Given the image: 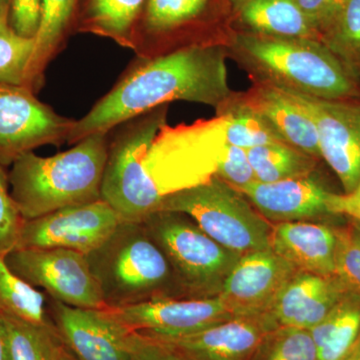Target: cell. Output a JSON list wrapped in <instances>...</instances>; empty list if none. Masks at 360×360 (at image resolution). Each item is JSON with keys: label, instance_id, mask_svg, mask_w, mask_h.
Here are the masks:
<instances>
[{"label": "cell", "instance_id": "52a82bcc", "mask_svg": "<svg viewBox=\"0 0 360 360\" xmlns=\"http://www.w3.org/2000/svg\"><path fill=\"white\" fill-rule=\"evenodd\" d=\"M158 210L186 214L217 243L239 255L270 248L272 224L217 175L165 196Z\"/></svg>", "mask_w": 360, "mask_h": 360}, {"label": "cell", "instance_id": "e575fe53", "mask_svg": "<svg viewBox=\"0 0 360 360\" xmlns=\"http://www.w3.org/2000/svg\"><path fill=\"white\" fill-rule=\"evenodd\" d=\"M215 175L236 189L243 188L257 181L248 150L227 142L220 153Z\"/></svg>", "mask_w": 360, "mask_h": 360}, {"label": "cell", "instance_id": "ab89813d", "mask_svg": "<svg viewBox=\"0 0 360 360\" xmlns=\"http://www.w3.org/2000/svg\"><path fill=\"white\" fill-rule=\"evenodd\" d=\"M0 360H11L8 336H7L6 328L1 314H0Z\"/></svg>", "mask_w": 360, "mask_h": 360}, {"label": "cell", "instance_id": "d6986e66", "mask_svg": "<svg viewBox=\"0 0 360 360\" xmlns=\"http://www.w3.org/2000/svg\"><path fill=\"white\" fill-rule=\"evenodd\" d=\"M236 191L269 221H300L329 214L326 200L330 191L312 175L269 184L255 181Z\"/></svg>", "mask_w": 360, "mask_h": 360}, {"label": "cell", "instance_id": "30bf717a", "mask_svg": "<svg viewBox=\"0 0 360 360\" xmlns=\"http://www.w3.org/2000/svg\"><path fill=\"white\" fill-rule=\"evenodd\" d=\"M20 85L0 84V165L11 167L25 153L66 143L73 118L58 115Z\"/></svg>", "mask_w": 360, "mask_h": 360}, {"label": "cell", "instance_id": "7a4b0ae2", "mask_svg": "<svg viewBox=\"0 0 360 360\" xmlns=\"http://www.w3.org/2000/svg\"><path fill=\"white\" fill-rule=\"evenodd\" d=\"M226 51L252 84L326 101H360L359 82L321 40L239 32Z\"/></svg>", "mask_w": 360, "mask_h": 360}, {"label": "cell", "instance_id": "8fae6325", "mask_svg": "<svg viewBox=\"0 0 360 360\" xmlns=\"http://www.w3.org/2000/svg\"><path fill=\"white\" fill-rule=\"evenodd\" d=\"M122 221L103 200L68 206L25 220L16 248H65L86 255L103 245Z\"/></svg>", "mask_w": 360, "mask_h": 360}, {"label": "cell", "instance_id": "3957f363", "mask_svg": "<svg viewBox=\"0 0 360 360\" xmlns=\"http://www.w3.org/2000/svg\"><path fill=\"white\" fill-rule=\"evenodd\" d=\"M108 141L110 132L94 134L58 155L44 158L30 151L14 161L11 191L23 219L101 200Z\"/></svg>", "mask_w": 360, "mask_h": 360}, {"label": "cell", "instance_id": "5bb4252c", "mask_svg": "<svg viewBox=\"0 0 360 360\" xmlns=\"http://www.w3.org/2000/svg\"><path fill=\"white\" fill-rule=\"evenodd\" d=\"M212 0H146L135 27L131 51L153 58L205 46L198 35Z\"/></svg>", "mask_w": 360, "mask_h": 360}, {"label": "cell", "instance_id": "603a6c76", "mask_svg": "<svg viewBox=\"0 0 360 360\" xmlns=\"http://www.w3.org/2000/svg\"><path fill=\"white\" fill-rule=\"evenodd\" d=\"M79 0H42L35 49L26 71L25 86L37 94L44 84L45 72L65 49L75 20Z\"/></svg>", "mask_w": 360, "mask_h": 360}, {"label": "cell", "instance_id": "d590c367", "mask_svg": "<svg viewBox=\"0 0 360 360\" xmlns=\"http://www.w3.org/2000/svg\"><path fill=\"white\" fill-rule=\"evenodd\" d=\"M130 360H193L165 343L137 331L127 336Z\"/></svg>", "mask_w": 360, "mask_h": 360}, {"label": "cell", "instance_id": "484cf974", "mask_svg": "<svg viewBox=\"0 0 360 360\" xmlns=\"http://www.w3.org/2000/svg\"><path fill=\"white\" fill-rule=\"evenodd\" d=\"M0 314L54 328L49 316V296L16 276L7 265L6 257H0Z\"/></svg>", "mask_w": 360, "mask_h": 360}, {"label": "cell", "instance_id": "4dcf8cb0", "mask_svg": "<svg viewBox=\"0 0 360 360\" xmlns=\"http://www.w3.org/2000/svg\"><path fill=\"white\" fill-rule=\"evenodd\" d=\"M1 315L8 336L11 360H54L56 328Z\"/></svg>", "mask_w": 360, "mask_h": 360}, {"label": "cell", "instance_id": "7bdbcfd3", "mask_svg": "<svg viewBox=\"0 0 360 360\" xmlns=\"http://www.w3.org/2000/svg\"><path fill=\"white\" fill-rule=\"evenodd\" d=\"M352 225L354 226L355 232H356L357 236H359V238H360V224H355V222L352 221Z\"/></svg>", "mask_w": 360, "mask_h": 360}, {"label": "cell", "instance_id": "2e32d148", "mask_svg": "<svg viewBox=\"0 0 360 360\" xmlns=\"http://www.w3.org/2000/svg\"><path fill=\"white\" fill-rule=\"evenodd\" d=\"M296 272L271 248L246 253L227 276L219 296L236 317L267 314Z\"/></svg>", "mask_w": 360, "mask_h": 360}, {"label": "cell", "instance_id": "e0dca14e", "mask_svg": "<svg viewBox=\"0 0 360 360\" xmlns=\"http://www.w3.org/2000/svg\"><path fill=\"white\" fill-rule=\"evenodd\" d=\"M277 328L269 314H262L234 317L191 335L149 338L193 360H253L267 336Z\"/></svg>", "mask_w": 360, "mask_h": 360}, {"label": "cell", "instance_id": "4fadbf2b", "mask_svg": "<svg viewBox=\"0 0 360 360\" xmlns=\"http://www.w3.org/2000/svg\"><path fill=\"white\" fill-rule=\"evenodd\" d=\"M111 314L129 330L153 338L191 335L234 319L221 298H158Z\"/></svg>", "mask_w": 360, "mask_h": 360}, {"label": "cell", "instance_id": "8992f818", "mask_svg": "<svg viewBox=\"0 0 360 360\" xmlns=\"http://www.w3.org/2000/svg\"><path fill=\"white\" fill-rule=\"evenodd\" d=\"M142 224L167 257L182 298L221 292L241 255L219 245L184 213L156 210Z\"/></svg>", "mask_w": 360, "mask_h": 360}, {"label": "cell", "instance_id": "5b68a950", "mask_svg": "<svg viewBox=\"0 0 360 360\" xmlns=\"http://www.w3.org/2000/svg\"><path fill=\"white\" fill-rule=\"evenodd\" d=\"M167 115L165 104L120 123L110 132L101 200L123 221H143L162 200L146 176L142 160L167 124Z\"/></svg>", "mask_w": 360, "mask_h": 360}, {"label": "cell", "instance_id": "7c38bea8", "mask_svg": "<svg viewBox=\"0 0 360 360\" xmlns=\"http://www.w3.org/2000/svg\"><path fill=\"white\" fill-rule=\"evenodd\" d=\"M285 92L314 120L321 160L338 175L345 193L354 191L360 181V101H326Z\"/></svg>", "mask_w": 360, "mask_h": 360}, {"label": "cell", "instance_id": "ba28073f", "mask_svg": "<svg viewBox=\"0 0 360 360\" xmlns=\"http://www.w3.org/2000/svg\"><path fill=\"white\" fill-rule=\"evenodd\" d=\"M226 117L217 116L158 132L142 167L160 198L205 184L217 174L225 144Z\"/></svg>", "mask_w": 360, "mask_h": 360}, {"label": "cell", "instance_id": "6da1fadb", "mask_svg": "<svg viewBox=\"0 0 360 360\" xmlns=\"http://www.w3.org/2000/svg\"><path fill=\"white\" fill-rule=\"evenodd\" d=\"M227 59L224 45L136 58L112 89L75 120L66 143L108 134L120 123L172 101L205 104L219 112L236 94L229 86Z\"/></svg>", "mask_w": 360, "mask_h": 360}, {"label": "cell", "instance_id": "ffe728a7", "mask_svg": "<svg viewBox=\"0 0 360 360\" xmlns=\"http://www.w3.org/2000/svg\"><path fill=\"white\" fill-rule=\"evenodd\" d=\"M238 97L241 103L262 115L288 146L321 160L314 120L288 92L271 85L252 84L246 91L238 92Z\"/></svg>", "mask_w": 360, "mask_h": 360}, {"label": "cell", "instance_id": "60d3db41", "mask_svg": "<svg viewBox=\"0 0 360 360\" xmlns=\"http://www.w3.org/2000/svg\"><path fill=\"white\" fill-rule=\"evenodd\" d=\"M54 360H77L70 349L65 347V343L58 338V333L54 341Z\"/></svg>", "mask_w": 360, "mask_h": 360}, {"label": "cell", "instance_id": "9a60e30c", "mask_svg": "<svg viewBox=\"0 0 360 360\" xmlns=\"http://www.w3.org/2000/svg\"><path fill=\"white\" fill-rule=\"evenodd\" d=\"M49 312L58 338L77 360H130V330L110 309H80L49 297Z\"/></svg>", "mask_w": 360, "mask_h": 360}, {"label": "cell", "instance_id": "f546056e", "mask_svg": "<svg viewBox=\"0 0 360 360\" xmlns=\"http://www.w3.org/2000/svg\"><path fill=\"white\" fill-rule=\"evenodd\" d=\"M35 39L18 34L9 22V2L0 11V84L25 86Z\"/></svg>", "mask_w": 360, "mask_h": 360}, {"label": "cell", "instance_id": "277c9868", "mask_svg": "<svg viewBox=\"0 0 360 360\" xmlns=\"http://www.w3.org/2000/svg\"><path fill=\"white\" fill-rule=\"evenodd\" d=\"M86 257L108 309L182 298L167 257L142 222L122 220Z\"/></svg>", "mask_w": 360, "mask_h": 360}, {"label": "cell", "instance_id": "836d02e7", "mask_svg": "<svg viewBox=\"0 0 360 360\" xmlns=\"http://www.w3.org/2000/svg\"><path fill=\"white\" fill-rule=\"evenodd\" d=\"M23 222L25 219L11 195L8 170L0 165V257L15 250Z\"/></svg>", "mask_w": 360, "mask_h": 360}, {"label": "cell", "instance_id": "74e56055", "mask_svg": "<svg viewBox=\"0 0 360 360\" xmlns=\"http://www.w3.org/2000/svg\"><path fill=\"white\" fill-rule=\"evenodd\" d=\"M348 0H296L310 25L321 37L340 15Z\"/></svg>", "mask_w": 360, "mask_h": 360}, {"label": "cell", "instance_id": "d4e9b609", "mask_svg": "<svg viewBox=\"0 0 360 360\" xmlns=\"http://www.w3.org/2000/svg\"><path fill=\"white\" fill-rule=\"evenodd\" d=\"M317 360H343L360 338V295L348 291L323 321L310 329Z\"/></svg>", "mask_w": 360, "mask_h": 360}, {"label": "cell", "instance_id": "44dd1931", "mask_svg": "<svg viewBox=\"0 0 360 360\" xmlns=\"http://www.w3.org/2000/svg\"><path fill=\"white\" fill-rule=\"evenodd\" d=\"M335 227L300 220L272 225L270 248L297 272L335 276Z\"/></svg>", "mask_w": 360, "mask_h": 360}, {"label": "cell", "instance_id": "7402d4cb", "mask_svg": "<svg viewBox=\"0 0 360 360\" xmlns=\"http://www.w3.org/2000/svg\"><path fill=\"white\" fill-rule=\"evenodd\" d=\"M246 34L319 39L296 0H231Z\"/></svg>", "mask_w": 360, "mask_h": 360}, {"label": "cell", "instance_id": "1f68e13d", "mask_svg": "<svg viewBox=\"0 0 360 360\" xmlns=\"http://www.w3.org/2000/svg\"><path fill=\"white\" fill-rule=\"evenodd\" d=\"M255 360H317V350L309 329L278 328L259 347Z\"/></svg>", "mask_w": 360, "mask_h": 360}, {"label": "cell", "instance_id": "f35d334b", "mask_svg": "<svg viewBox=\"0 0 360 360\" xmlns=\"http://www.w3.org/2000/svg\"><path fill=\"white\" fill-rule=\"evenodd\" d=\"M326 207L329 215H343L360 224V181L354 191L343 194L329 193Z\"/></svg>", "mask_w": 360, "mask_h": 360}, {"label": "cell", "instance_id": "b9f144b4", "mask_svg": "<svg viewBox=\"0 0 360 360\" xmlns=\"http://www.w3.org/2000/svg\"><path fill=\"white\" fill-rule=\"evenodd\" d=\"M343 360H360V338L352 352Z\"/></svg>", "mask_w": 360, "mask_h": 360}, {"label": "cell", "instance_id": "d6a6232c", "mask_svg": "<svg viewBox=\"0 0 360 360\" xmlns=\"http://www.w3.org/2000/svg\"><path fill=\"white\" fill-rule=\"evenodd\" d=\"M335 276L352 292L360 295V238L354 226L335 227Z\"/></svg>", "mask_w": 360, "mask_h": 360}, {"label": "cell", "instance_id": "83f0119b", "mask_svg": "<svg viewBox=\"0 0 360 360\" xmlns=\"http://www.w3.org/2000/svg\"><path fill=\"white\" fill-rule=\"evenodd\" d=\"M221 115L227 120L225 129L227 143L246 150L266 144L285 143L262 115L239 101L238 92L231 103L217 113V116Z\"/></svg>", "mask_w": 360, "mask_h": 360}, {"label": "cell", "instance_id": "f1b7e54d", "mask_svg": "<svg viewBox=\"0 0 360 360\" xmlns=\"http://www.w3.org/2000/svg\"><path fill=\"white\" fill-rule=\"evenodd\" d=\"M319 40L340 59L360 85V0H348Z\"/></svg>", "mask_w": 360, "mask_h": 360}, {"label": "cell", "instance_id": "cb8c5ba5", "mask_svg": "<svg viewBox=\"0 0 360 360\" xmlns=\"http://www.w3.org/2000/svg\"><path fill=\"white\" fill-rule=\"evenodd\" d=\"M146 0H79L75 32L91 33L132 49L135 27Z\"/></svg>", "mask_w": 360, "mask_h": 360}, {"label": "cell", "instance_id": "8d00e7d4", "mask_svg": "<svg viewBox=\"0 0 360 360\" xmlns=\"http://www.w3.org/2000/svg\"><path fill=\"white\" fill-rule=\"evenodd\" d=\"M42 0H9V22L18 34L35 39L39 32Z\"/></svg>", "mask_w": 360, "mask_h": 360}, {"label": "cell", "instance_id": "ac0fdd59", "mask_svg": "<svg viewBox=\"0 0 360 360\" xmlns=\"http://www.w3.org/2000/svg\"><path fill=\"white\" fill-rule=\"evenodd\" d=\"M336 276L296 272L277 295L269 314L277 328H314L348 292Z\"/></svg>", "mask_w": 360, "mask_h": 360}, {"label": "cell", "instance_id": "4316f807", "mask_svg": "<svg viewBox=\"0 0 360 360\" xmlns=\"http://www.w3.org/2000/svg\"><path fill=\"white\" fill-rule=\"evenodd\" d=\"M257 181H281L314 174L319 160L286 143H271L248 149Z\"/></svg>", "mask_w": 360, "mask_h": 360}, {"label": "cell", "instance_id": "ee69618b", "mask_svg": "<svg viewBox=\"0 0 360 360\" xmlns=\"http://www.w3.org/2000/svg\"><path fill=\"white\" fill-rule=\"evenodd\" d=\"M9 0H0V11H1L2 7L6 6V4H8Z\"/></svg>", "mask_w": 360, "mask_h": 360}, {"label": "cell", "instance_id": "9c48e42d", "mask_svg": "<svg viewBox=\"0 0 360 360\" xmlns=\"http://www.w3.org/2000/svg\"><path fill=\"white\" fill-rule=\"evenodd\" d=\"M9 269L51 300L80 309H105L86 255L65 248H16L6 255Z\"/></svg>", "mask_w": 360, "mask_h": 360}]
</instances>
